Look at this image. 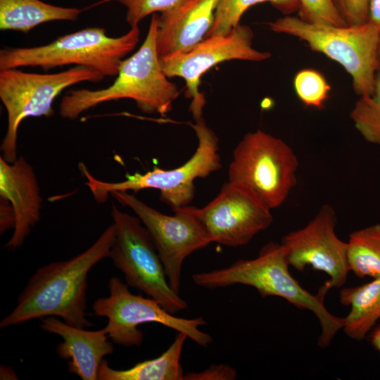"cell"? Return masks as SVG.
I'll return each instance as SVG.
<instances>
[{"label": "cell", "instance_id": "obj_1", "mask_svg": "<svg viewBox=\"0 0 380 380\" xmlns=\"http://www.w3.org/2000/svg\"><path fill=\"white\" fill-rule=\"evenodd\" d=\"M115 235L113 222L84 251L38 268L15 307L1 320L0 329L51 316L80 328L91 326L86 312L88 274L99 262L108 258Z\"/></svg>", "mask_w": 380, "mask_h": 380}, {"label": "cell", "instance_id": "obj_2", "mask_svg": "<svg viewBox=\"0 0 380 380\" xmlns=\"http://www.w3.org/2000/svg\"><path fill=\"white\" fill-rule=\"evenodd\" d=\"M289 267L281 243L271 241L261 248L256 258L239 259L224 268L195 273L192 280L197 286L208 289L236 284L249 286L262 298L277 296L299 309L310 310L321 327L317 345L325 348L343 326V317L332 315L324 306L325 296L331 287L327 281L316 294H312L292 277Z\"/></svg>", "mask_w": 380, "mask_h": 380}, {"label": "cell", "instance_id": "obj_3", "mask_svg": "<svg viewBox=\"0 0 380 380\" xmlns=\"http://www.w3.org/2000/svg\"><path fill=\"white\" fill-rule=\"evenodd\" d=\"M158 15H151L148 30L139 49L123 60L114 82L97 90L73 89L59 106L61 118H77L82 113L103 103L129 99L147 114L165 115L179 95L178 87L164 72L156 46Z\"/></svg>", "mask_w": 380, "mask_h": 380}, {"label": "cell", "instance_id": "obj_4", "mask_svg": "<svg viewBox=\"0 0 380 380\" xmlns=\"http://www.w3.org/2000/svg\"><path fill=\"white\" fill-rule=\"evenodd\" d=\"M139 26L120 37H110L103 27H87L61 36L53 42L34 47L0 50V70L39 67L50 70L68 65H80L116 76L123 58L139 42Z\"/></svg>", "mask_w": 380, "mask_h": 380}, {"label": "cell", "instance_id": "obj_5", "mask_svg": "<svg viewBox=\"0 0 380 380\" xmlns=\"http://www.w3.org/2000/svg\"><path fill=\"white\" fill-rule=\"evenodd\" d=\"M194 118L195 123L191 127L198 139V146L191 158L178 167L163 170L156 167L144 174L127 175L121 182H110L95 178L81 163L79 168L94 200L103 203L115 191L153 189L160 191V201L172 210L187 205L195 195L194 181L208 177L222 166L217 137L207 125L203 115Z\"/></svg>", "mask_w": 380, "mask_h": 380}, {"label": "cell", "instance_id": "obj_6", "mask_svg": "<svg viewBox=\"0 0 380 380\" xmlns=\"http://www.w3.org/2000/svg\"><path fill=\"white\" fill-rule=\"evenodd\" d=\"M268 26L275 33L304 41L312 51L340 64L350 75L353 90L359 96L373 93L380 32L372 23L337 27L310 23L298 17L285 15L270 22Z\"/></svg>", "mask_w": 380, "mask_h": 380}, {"label": "cell", "instance_id": "obj_7", "mask_svg": "<svg viewBox=\"0 0 380 380\" xmlns=\"http://www.w3.org/2000/svg\"><path fill=\"white\" fill-rule=\"evenodd\" d=\"M103 78L101 72L80 65L46 74L0 70V99L7 113V129L1 145L4 159L11 163L18 158V131L24 119L52 117L53 101L65 89L84 82H100Z\"/></svg>", "mask_w": 380, "mask_h": 380}, {"label": "cell", "instance_id": "obj_8", "mask_svg": "<svg viewBox=\"0 0 380 380\" xmlns=\"http://www.w3.org/2000/svg\"><path fill=\"white\" fill-rule=\"evenodd\" d=\"M298 165L285 141L258 129L245 134L234 148L228 181L246 189L272 210L282 205L296 185Z\"/></svg>", "mask_w": 380, "mask_h": 380}, {"label": "cell", "instance_id": "obj_9", "mask_svg": "<svg viewBox=\"0 0 380 380\" xmlns=\"http://www.w3.org/2000/svg\"><path fill=\"white\" fill-rule=\"evenodd\" d=\"M111 215L116 235L108 258L124 274L125 283L172 314L186 309L187 302L170 286L152 238L141 220L114 205Z\"/></svg>", "mask_w": 380, "mask_h": 380}, {"label": "cell", "instance_id": "obj_10", "mask_svg": "<svg viewBox=\"0 0 380 380\" xmlns=\"http://www.w3.org/2000/svg\"><path fill=\"white\" fill-rule=\"evenodd\" d=\"M129 287L118 277H112L108 284V296L97 298L92 305L95 315L107 318L104 329L113 343L125 347L139 346L144 336L138 327L152 322L183 333L202 347L212 343L211 336L199 329L207 324L203 317H177L153 298L133 294Z\"/></svg>", "mask_w": 380, "mask_h": 380}, {"label": "cell", "instance_id": "obj_11", "mask_svg": "<svg viewBox=\"0 0 380 380\" xmlns=\"http://www.w3.org/2000/svg\"><path fill=\"white\" fill-rule=\"evenodd\" d=\"M120 203L129 208L149 232L165 268L172 289L179 293L185 259L213 243L198 215V208L185 205L165 215L127 191L110 194Z\"/></svg>", "mask_w": 380, "mask_h": 380}, {"label": "cell", "instance_id": "obj_12", "mask_svg": "<svg viewBox=\"0 0 380 380\" xmlns=\"http://www.w3.org/2000/svg\"><path fill=\"white\" fill-rule=\"evenodd\" d=\"M252 29L238 25L226 34L205 37L189 51L160 58L162 68L168 77L185 80L186 96L192 99L190 110L193 117L203 115L205 99L198 90L204 73L216 65L232 60L260 62L270 58L268 51L253 46Z\"/></svg>", "mask_w": 380, "mask_h": 380}, {"label": "cell", "instance_id": "obj_13", "mask_svg": "<svg viewBox=\"0 0 380 380\" xmlns=\"http://www.w3.org/2000/svg\"><path fill=\"white\" fill-rule=\"evenodd\" d=\"M336 223L335 210L324 204L305 227L284 235L280 243L289 266L298 272L310 266L324 272L331 288L342 287L350 272L348 244L336 235Z\"/></svg>", "mask_w": 380, "mask_h": 380}, {"label": "cell", "instance_id": "obj_14", "mask_svg": "<svg viewBox=\"0 0 380 380\" xmlns=\"http://www.w3.org/2000/svg\"><path fill=\"white\" fill-rule=\"evenodd\" d=\"M198 215L212 242L229 247L248 243L273 221L271 209L260 199L229 181L213 200L198 209Z\"/></svg>", "mask_w": 380, "mask_h": 380}, {"label": "cell", "instance_id": "obj_15", "mask_svg": "<svg viewBox=\"0 0 380 380\" xmlns=\"http://www.w3.org/2000/svg\"><path fill=\"white\" fill-rule=\"evenodd\" d=\"M0 197L11 203L15 213L13 232L5 245L14 251L39 221L43 201L34 169L23 156L11 163L0 157Z\"/></svg>", "mask_w": 380, "mask_h": 380}, {"label": "cell", "instance_id": "obj_16", "mask_svg": "<svg viewBox=\"0 0 380 380\" xmlns=\"http://www.w3.org/2000/svg\"><path fill=\"white\" fill-rule=\"evenodd\" d=\"M220 0H182L158 15L156 46L160 58L189 51L210 30Z\"/></svg>", "mask_w": 380, "mask_h": 380}, {"label": "cell", "instance_id": "obj_17", "mask_svg": "<svg viewBox=\"0 0 380 380\" xmlns=\"http://www.w3.org/2000/svg\"><path fill=\"white\" fill-rule=\"evenodd\" d=\"M39 327L62 338L56 351L59 357L68 361L70 373L82 380H98L103 357L114 351L113 343L108 341L104 327L96 331L85 330L54 316L40 319Z\"/></svg>", "mask_w": 380, "mask_h": 380}, {"label": "cell", "instance_id": "obj_18", "mask_svg": "<svg viewBox=\"0 0 380 380\" xmlns=\"http://www.w3.org/2000/svg\"><path fill=\"white\" fill-rule=\"evenodd\" d=\"M187 338L178 332L170 346L158 357L127 369H115L103 359L99 369L98 380H183L185 374L179 360Z\"/></svg>", "mask_w": 380, "mask_h": 380}, {"label": "cell", "instance_id": "obj_19", "mask_svg": "<svg viewBox=\"0 0 380 380\" xmlns=\"http://www.w3.org/2000/svg\"><path fill=\"white\" fill-rule=\"evenodd\" d=\"M82 11L63 7L41 0H0V29L27 33L51 21H75Z\"/></svg>", "mask_w": 380, "mask_h": 380}, {"label": "cell", "instance_id": "obj_20", "mask_svg": "<svg viewBox=\"0 0 380 380\" xmlns=\"http://www.w3.org/2000/svg\"><path fill=\"white\" fill-rule=\"evenodd\" d=\"M339 301L350 307L349 313L343 317L344 333L353 340H363L380 319V278L341 289Z\"/></svg>", "mask_w": 380, "mask_h": 380}, {"label": "cell", "instance_id": "obj_21", "mask_svg": "<svg viewBox=\"0 0 380 380\" xmlns=\"http://www.w3.org/2000/svg\"><path fill=\"white\" fill-rule=\"evenodd\" d=\"M350 272L359 278H380V223L355 230L347 241Z\"/></svg>", "mask_w": 380, "mask_h": 380}, {"label": "cell", "instance_id": "obj_22", "mask_svg": "<svg viewBox=\"0 0 380 380\" xmlns=\"http://www.w3.org/2000/svg\"><path fill=\"white\" fill-rule=\"evenodd\" d=\"M265 2L270 3L286 15L298 12L300 7L299 0H220L213 24L205 37L229 33L240 24L246 11L255 4Z\"/></svg>", "mask_w": 380, "mask_h": 380}, {"label": "cell", "instance_id": "obj_23", "mask_svg": "<svg viewBox=\"0 0 380 380\" xmlns=\"http://www.w3.org/2000/svg\"><path fill=\"white\" fill-rule=\"evenodd\" d=\"M362 138L380 148V72H377L372 94L360 96L350 113Z\"/></svg>", "mask_w": 380, "mask_h": 380}, {"label": "cell", "instance_id": "obj_24", "mask_svg": "<svg viewBox=\"0 0 380 380\" xmlns=\"http://www.w3.org/2000/svg\"><path fill=\"white\" fill-rule=\"evenodd\" d=\"M294 89L298 99L306 106L321 109L331 90L325 77L318 71L303 69L293 79Z\"/></svg>", "mask_w": 380, "mask_h": 380}, {"label": "cell", "instance_id": "obj_25", "mask_svg": "<svg viewBox=\"0 0 380 380\" xmlns=\"http://www.w3.org/2000/svg\"><path fill=\"white\" fill-rule=\"evenodd\" d=\"M298 18L314 24L347 26L333 0H299Z\"/></svg>", "mask_w": 380, "mask_h": 380}, {"label": "cell", "instance_id": "obj_26", "mask_svg": "<svg viewBox=\"0 0 380 380\" xmlns=\"http://www.w3.org/2000/svg\"><path fill=\"white\" fill-rule=\"evenodd\" d=\"M182 0H118L126 8V21L130 27L138 26L149 15L163 13Z\"/></svg>", "mask_w": 380, "mask_h": 380}, {"label": "cell", "instance_id": "obj_27", "mask_svg": "<svg viewBox=\"0 0 380 380\" xmlns=\"http://www.w3.org/2000/svg\"><path fill=\"white\" fill-rule=\"evenodd\" d=\"M336 8L348 26L368 22L369 0H333Z\"/></svg>", "mask_w": 380, "mask_h": 380}, {"label": "cell", "instance_id": "obj_28", "mask_svg": "<svg viewBox=\"0 0 380 380\" xmlns=\"http://www.w3.org/2000/svg\"><path fill=\"white\" fill-rule=\"evenodd\" d=\"M236 377L234 368L227 365H213L197 372L184 374V380H234Z\"/></svg>", "mask_w": 380, "mask_h": 380}, {"label": "cell", "instance_id": "obj_29", "mask_svg": "<svg viewBox=\"0 0 380 380\" xmlns=\"http://www.w3.org/2000/svg\"><path fill=\"white\" fill-rule=\"evenodd\" d=\"M15 216L11 203L6 198L0 197V233L14 229Z\"/></svg>", "mask_w": 380, "mask_h": 380}, {"label": "cell", "instance_id": "obj_30", "mask_svg": "<svg viewBox=\"0 0 380 380\" xmlns=\"http://www.w3.org/2000/svg\"><path fill=\"white\" fill-rule=\"evenodd\" d=\"M368 22L374 25L380 32V0H369Z\"/></svg>", "mask_w": 380, "mask_h": 380}, {"label": "cell", "instance_id": "obj_31", "mask_svg": "<svg viewBox=\"0 0 380 380\" xmlns=\"http://www.w3.org/2000/svg\"><path fill=\"white\" fill-rule=\"evenodd\" d=\"M368 334L371 345L380 353V324H376Z\"/></svg>", "mask_w": 380, "mask_h": 380}, {"label": "cell", "instance_id": "obj_32", "mask_svg": "<svg viewBox=\"0 0 380 380\" xmlns=\"http://www.w3.org/2000/svg\"><path fill=\"white\" fill-rule=\"evenodd\" d=\"M0 379H18V376L15 373V371L8 366H1L0 369Z\"/></svg>", "mask_w": 380, "mask_h": 380}, {"label": "cell", "instance_id": "obj_33", "mask_svg": "<svg viewBox=\"0 0 380 380\" xmlns=\"http://www.w3.org/2000/svg\"><path fill=\"white\" fill-rule=\"evenodd\" d=\"M377 72H380V37L376 51Z\"/></svg>", "mask_w": 380, "mask_h": 380}, {"label": "cell", "instance_id": "obj_34", "mask_svg": "<svg viewBox=\"0 0 380 380\" xmlns=\"http://www.w3.org/2000/svg\"><path fill=\"white\" fill-rule=\"evenodd\" d=\"M115 1V0H103V1L104 2H109V1ZM118 1V0H116Z\"/></svg>", "mask_w": 380, "mask_h": 380}]
</instances>
